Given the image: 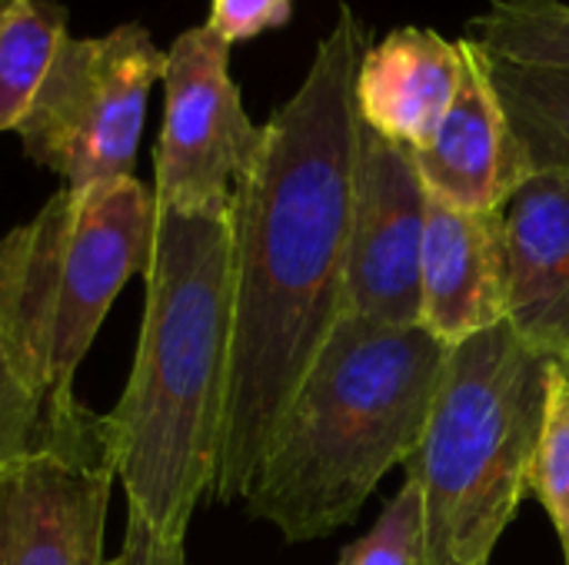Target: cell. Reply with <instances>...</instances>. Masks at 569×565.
<instances>
[{
    "mask_svg": "<svg viewBox=\"0 0 569 565\" xmlns=\"http://www.w3.org/2000/svg\"><path fill=\"white\" fill-rule=\"evenodd\" d=\"M367 47V23L340 0L303 83L260 123L230 200L233 316L217 503H243L293 390L343 316Z\"/></svg>",
    "mask_w": 569,
    "mask_h": 565,
    "instance_id": "cell-1",
    "label": "cell"
},
{
    "mask_svg": "<svg viewBox=\"0 0 569 565\" xmlns=\"http://www.w3.org/2000/svg\"><path fill=\"white\" fill-rule=\"evenodd\" d=\"M230 210L157 206L137 356L103 416L127 516L170 543L213 493L230 373Z\"/></svg>",
    "mask_w": 569,
    "mask_h": 565,
    "instance_id": "cell-2",
    "label": "cell"
},
{
    "mask_svg": "<svg viewBox=\"0 0 569 565\" xmlns=\"http://www.w3.org/2000/svg\"><path fill=\"white\" fill-rule=\"evenodd\" d=\"M447 353L423 326L340 316L270 436L247 513L287 543L350 526L420 446Z\"/></svg>",
    "mask_w": 569,
    "mask_h": 565,
    "instance_id": "cell-3",
    "label": "cell"
},
{
    "mask_svg": "<svg viewBox=\"0 0 569 565\" xmlns=\"http://www.w3.org/2000/svg\"><path fill=\"white\" fill-rule=\"evenodd\" d=\"M553 360L500 323L447 353L407 476L423 496V565H490L530 493Z\"/></svg>",
    "mask_w": 569,
    "mask_h": 565,
    "instance_id": "cell-4",
    "label": "cell"
},
{
    "mask_svg": "<svg viewBox=\"0 0 569 565\" xmlns=\"http://www.w3.org/2000/svg\"><path fill=\"white\" fill-rule=\"evenodd\" d=\"M157 200L137 176L57 190L27 223L0 236V350L60 410L113 300L143 276Z\"/></svg>",
    "mask_w": 569,
    "mask_h": 565,
    "instance_id": "cell-5",
    "label": "cell"
},
{
    "mask_svg": "<svg viewBox=\"0 0 569 565\" xmlns=\"http://www.w3.org/2000/svg\"><path fill=\"white\" fill-rule=\"evenodd\" d=\"M163 60L167 50L143 23L67 37L13 130L23 153L73 190L133 176L147 97Z\"/></svg>",
    "mask_w": 569,
    "mask_h": 565,
    "instance_id": "cell-6",
    "label": "cell"
},
{
    "mask_svg": "<svg viewBox=\"0 0 569 565\" xmlns=\"http://www.w3.org/2000/svg\"><path fill=\"white\" fill-rule=\"evenodd\" d=\"M113 483L103 416L80 400L43 406L33 450L0 480V565H113Z\"/></svg>",
    "mask_w": 569,
    "mask_h": 565,
    "instance_id": "cell-7",
    "label": "cell"
},
{
    "mask_svg": "<svg viewBox=\"0 0 569 565\" xmlns=\"http://www.w3.org/2000/svg\"><path fill=\"white\" fill-rule=\"evenodd\" d=\"M163 127L153 150V200L173 210H230L253 160L250 120L230 73V43L207 23L183 30L163 60Z\"/></svg>",
    "mask_w": 569,
    "mask_h": 565,
    "instance_id": "cell-8",
    "label": "cell"
},
{
    "mask_svg": "<svg viewBox=\"0 0 569 565\" xmlns=\"http://www.w3.org/2000/svg\"><path fill=\"white\" fill-rule=\"evenodd\" d=\"M427 186L407 147L360 120L347 233L343 316L420 326Z\"/></svg>",
    "mask_w": 569,
    "mask_h": 565,
    "instance_id": "cell-9",
    "label": "cell"
},
{
    "mask_svg": "<svg viewBox=\"0 0 569 565\" xmlns=\"http://www.w3.org/2000/svg\"><path fill=\"white\" fill-rule=\"evenodd\" d=\"M463 77L450 113L423 150H410L430 196L467 213H500L517 186L533 173L520 137L487 77L483 50L473 37L457 40Z\"/></svg>",
    "mask_w": 569,
    "mask_h": 565,
    "instance_id": "cell-10",
    "label": "cell"
},
{
    "mask_svg": "<svg viewBox=\"0 0 569 565\" xmlns=\"http://www.w3.org/2000/svg\"><path fill=\"white\" fill-rule=\"evenodd\" d=\"M510 276L500 213H467L427 193L420 326L447 350L507 323Z\"/></svg>",
    "mask_w": 569,
    "mask_h": 565,
    "instance_id": "cell-11",
    "label": "cell"
},
{
    "mask_svg": "<svg viewBox=\"0 0 569 565\" xmlns=\"http://www.w3.org/2000/svg\"><path fill=\"white\" fill-rule=\"evenodd\" d=\"M510 276L507 323L540 356H569V173L537 170L500 210Z\"/></svg>",
    "mask_w": 569,
    "mask_h": 565,
    "instance_id": "cell-12",
    "label": "cell"
},
{
    "mask_svg": "<svg viewBox=\"0 0 569 565\" xmlns=\"http://www.w3.org/2000/svg\"><path fill=\"white\" fill-rule=\"evenodd\" d=\"M460 77L463 53L457 40L427 27H397L370 43L360 60V120L407 150H423L450 113Z\"/></svg>",
    "mask_w": 569,
    "mask_h": 565,
    "instance_id": "cell-13",
    "label": "cell"
},
{
    "mask_svg": "<svg viewBox=\"0 0 569 565\" xmlns=\"http://www.w3.org/2000/svg\"><path fill=\"white\" fill-rule=\"evenodd\" d=\"M483 63L507 120L527 150L530 170L569 173V70L520 67L497 60L487 50Z\"/></svg>",
    "mask_w": 569,
    "mask_h": 565,
    "instance_id": "cell-14",
    "label": "cell"
},
{
    "mask_svg": "<svg viewBox=\"0 0 569 565\" xmlns=\"http://www.w3.org/2000/svg\"><path fill=\"white\" fill-rule=\"evenodd\" d=\"M63 40L57 0H0V133L17 130Z\"/></svg>",
    "mask_w": 569,
    "mask_h": 565,
    "instance_id": "cell-15",
    "label": "cell"
},
{
    "mask_svg": "<svg viewBox=\"0 0 569 565\" xmlns=\"http://www.w3.org/2000/svg\"><path fill=\"white\" fill-rule=\"evenodd\" d=\"M470 30L497 60L569 70V3L563 0H493L487 13L473 17Z\"/></svg>",
    "mask_w": 569,
    "mask_h": 565,
    "instance_id": "cell-16",
    "label": "cell"
},
{
    "mask_svg": "<svg viewBox=\"0 0 569 565\" xmlns=\"http://www.w3.org/2000/svg\"><path fill=\"white\" fill-rule=\"evenodd\" d=\"M530 493L547 509L560 536L563 563L569 565V380L560 373L557 363L550 373L547 413H543L540 440L533 450Z\"/></svg>",
    "mask_w": 569,
    "mask_h": 565,
    "instance_id": "cell-17",
    "label": "cell"
},
{
    "mask_svg": "<svg viewBox=\"0 0 569 565\" xmlns=\"http://www.w3.org/2000/svg\"><path fill=\"white\" fill-rule=\"evenodd\" d=\"M423 496L420 486L407 476L397 496L383 506L373 529L343 546L337 565H423Z\"/></svg>",
    "mask_w": 569,
    "mask_h": 565,
    "instance_id": "cell-18",
    "label": "cell"
},
{
    "mask_svg": "<svg viewBox=\"0 0 569 565\" xmlns=\"http://www.w3.org/2000/svg\"><path fill=\"white\" fill-rule=\"evenodd\" d=\"M43 423V396H37L0 350V480L33 450Z\"/></svg>",
    "mask_w": 569,
    "mask_h": 565,
    "instance_id": "cell-19",
    "label": "cell"
},
{
    "mask_svg": "<svg viewBox=\"0 0 569 565\" xmlns=\"http://www.w3.org/2000/svg\"><path fill=\"white\" fill-rule=\"evenodd\" d=\"M290 17L293 0H210L207 27L233 47L290 23Z\"/></svg>",
    "mask_w": 569,
    "mask_h": 565,
    "instance_id": "cell-20",
    "label": "cell"
},
{
    "mask_svg": "<svg viewBox=\"0 0 569 565\" xmlns=\"http://www.w3.org/2000/svg\"><path fill=\"white\" fill-rule=\"evenodd\" d=\"M113 565H190L187 563V546L183 543H170L163 536H157L147 523H140L137 516H127V529H123V543Z\"/></svg>",
    "mask_w": 569,
    "mask_h": 565,
    "instance_id": "cell-21",
    "label": "cell"
},
{
    "mask_svg": "<svg viewBox=\"0 0 569 565\" xmlns=\"http://www.w3.org/2000/svg\"><path fill=\"white\" fill-rule=\"evenodd\" d=\"M557 366H560V373H563V376H567V380H569V356H567V360H560Z\"/></svg>",
    "mask_w": 569,
    "mask_h": 565,
    "instance_id": "cell-22",
    "label": "cell"
}]
</instances>
